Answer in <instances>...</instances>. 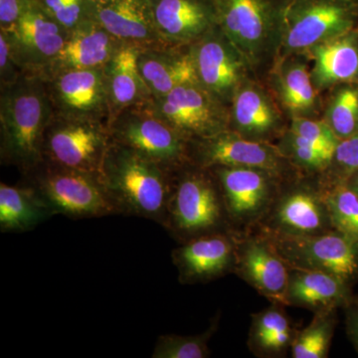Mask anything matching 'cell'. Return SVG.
I'll list each match as a JSON object with an SVG mask.
<instances>
[{"mask_svg":"<svg viewBox=\"0 0 358 358\" xmlns=\"http://www.w3.org/2000/svg\"><path fill=\"white\" fill-rule=\"evenodd\" d=\"M53 117L43 78L23 74L0 88V159L21 174L42 162L45 129Z\"/></svg>","mask_w":358,"mask_h":358,"instance_id":"1","label":"cell"},{"mask_svg":"<svg viewBox=\"0 0 358 358\" xmlns=\"http://www.w3.org/2000/svg\"><path fill=\"white\" fill-rule=\"evenodd\" d=\"M173 173L115 141L110 143L102 167L103 183L122 215L138 216L159 225L166 217Z\"/></svg>","mask_w":358,"mask_h":358,"instance_id":"2","label":"cell"},{"mask_svg":"<svg viewBox=\"0 0 358 358\" xmlns=\"http://www.w3.org/2000/svg\"><path fill=\"white\" fill-rule=\"evenodd\" d=\"M291 0H215L218 25L263 80L277 62Z\"/></svg>","mask_w":358,"mask_h":358,"instance_id":"3","label":"cell"},{"mask_svg":"<svg viewBox=\"0 0 358 358\" xmlns=\"http://www.w3.org/2000/svg\"><path fill=\"white\" fill-rule=\"evenodd\" d=\"M162 226L178 243L213 233L232 232L210 169L187 162L173 171Z\"/></svg>","mask_w":358,"mask_h":358,"instance_id":"4","label":"cell"},{"mask_svg":"<svg viewBox=\"0 0 358 358\" xmlns=\"http://www.w3.org/2000/svg\"><path fill=\"white\" fill-rule=\"evenodd\" d=\"M21 176V182L34 190L53 216L79 220L122 215L100 174L42 162Z\"/></svg>","mask_w":358,"mask_h":358,"instance_id":"5","label":"cell"},{"mask_svg":"<svg viewBox=\"0 0 358 358\" xmlns=\"http://www.w3.org/2000/svg\"><path fill=\"white\" fill-rule=\"evenodd\" d=\"M334 230L320 174L298 173L282 181L274 203L254 231L305 237Z\"/></svg>","mask_w":358,"mask_h":358,"instance_id":"6","label":"cell"},{"mask_svg":"<svg viewBox=\"0 0 358 358\" xmlns=\"http://www.w3.org/2000/svg\"><path fill=\"white\" fill-rule=\"evenodd\" d=\"M210 169L220 188L231 230L238 234L258 227L274 203L282 181L289 178L256 167Z\"/></svg>","mask_w":358,"mask_h":358,"instance_id":"7","label":"cell"},{"mask_svg":"<svg viewBox=\"0 0 358 358\" xmlns=\"http://www.w3.org/2000/svg\"><path fill=\"white\" fill-rule=\"evenodd\" d=\"M112 141L107 122L53 115L45 129L42 162L102 176Z\"/></svg>","mask_w":358,"mask_h":358,"instance_id":"8","label":"cell"},{"mask_svg":"<svg viewBox=\"0 0 358 358\" xmlns=\"http://www.w3.org/2000/svg\"><path fill=\"white\" fill-rule=\"evenodd\" d=\"M148 102L122 110L109 122L113 141L171 171L185 166L189 162V141L155 114Z\"/></svg>","mask_w":358,"mask_h":358,"instance_id":"9","label":"cell"},{"mask_svg":"<svg viewBox=\"0 0 358 358\" xmlns=\"http://www.w3.org/2000/svg\"><path fill=\"white\" fill-rule=\"evenodd\" d=\"M357 28L358 4L352 0H291L280 57L306 54Z\"/></svg>","mask_w":358,"mask_h":358,"instance_id":"10","label":"cell"},{"mask_svg":"<svg viewBox=\"0 0 358 358\" xmlns=\"http://www.w3.org/2000/svg\"><path fill=\"white\" fill-rule=\"evenodd\" d=\"M262 234L289 268L329 273L352 286L358 280V242L338 231L305 237Z\"/></svg>","mask_w":358,"mask_h":358,"instance_id":"11","label":"cell"},{"mask_svg":"<svg viewBox=\"0 0 358 358\" xmlns=\"http://www.w3.org/2000/svg\"><path fill=\"white\" fill-rule=\"evenodd\" d=\"M148 103L155 114L188 141L215 136L229 126V107L199 83L181 85Z\"/></svg>","mask_w":358,"mask_h":358,"instance_id":"12","label":"cell"},{"mask_svg":"<svg viewBox=\"0 0 358 358\" xmlns=\"http://www.w3.org/2000/svg\"><path fill=\"white\" fill-rule=\"evenodd\" d=\"M189 51L200 86L227 107L245 80L255 75L219 25L189 45Z\"/></svg>","mask_w":358,"mask_h":358,"instance_id":"13","label":"cell"},{"mask_svg":"<svg viewBox=\"0 0 358 358\" xmlns=\"http://www.w3.org/2000/svg\"><path fill=\"white\" fill-rule=\"evenodd\" d=\"M188 157L189 162L205 169L256 167L284 176L301 173L282 157L275 143L247 140L229 129L209 138L189 141Z\"/></svg>","mask_w":358,"mask_h":358,"instance_id":"14","label":"cell"},{"mask_svg":"<svg viewBox=\"0 0 358 358\" xmlns=\"http://www.w3.org/2000/svg\"><path fill=\"white\" fill-rule=\"evenodd\" d=\"M233 274L246 282L270 303L288 307L289 267L267 237L259 231L234 233Z\"/></svg>","mask_w":358,"mask_h":358,"instance_id":"15","label":"cell"},{"mask_svg":"<svg viewBox=\"0 0 358 358\" xmlns=\"http://www.w3.org/2000/svg\"><path fill=\"white\" fill-rule=\"evenodd\" d=\"M289 124L262 80L255 75L245 80L230 103L228 129L247 140L275 143Z\"/></svg>","mask_w":358,"mask_h":358,"instance_id":"16","label":"cell"},{"mask_svg":"<svg viewBox=\"0 0 358 358\" xmlns=\"http://www.w3.org/2000/svg\"><path fill=\"white\" fill-rule=\"evenodd\" d=\"M4 32L22 72L41 78L57 57L70 34L37 3L11 29Z\"/></svg>","mask_w":358,"mask_h":358,"instance_id":"17","label":"cell"},{"mask_svg":"<svg viewBox=\"0 0 358 358\" xmlns=\"http://www.w3.org/2000/svg\"><path fill=\"white\" fill-rule=\"evenodd\" d=\"M44 81L53 115L109 124L110 106L103 68L68 71Z\"/></svg>","mask_w":358,"mask_h":358,"instance_id":"18","label":"cell"},{"mask_svg":"<svg viewBox=\"0 0 358 358\" xmlns=\"http://www.w3.org/2000/svg\"><path fill=\"white\" fill-rule=\"evenodd\" d=\"M263 82L289 121L322 117L324 98L313 85L306 54L279 57Z\"/></svg>","mask_w":358,"mask_h":358,"instance_id":"19","label":"cell"},{"mask_svg":"<svg viewBox=\"0 0 358 358\" xmlns=\"http://www.w3.org/2000/svg\"><path fill=\"white\" fill-rule=\"evenodd\" d=\"M171 258L180 284H207L215 281L233 274L234 233H213L178 243L171 252Z\"/></svg>","mask_w":358,"mask_h":358,"instance_id":"20","label":"cell"},{"mask_svg":"<svg viewBox=\"0 0 358 358\" xmlns=\"http://www.w3.org/2000/svg\"><path fill=\"white\" fill-rule=\"evenodd\" d=\"M164 43L189 46L218 25L215 0H148Z\"/></svg>","mask_w":358,"mask_h":358,"instance_id":"21","label":"cell"},{"mask_svg":"<svg viewBox=\"0 0 358 358\" xmlns=\"http://www.w3.org/2000/svg\"><path fill=\"white\" fill-rule=\"evenodd\" d=\"M124 45L96 21H88L70 32L42 78L48 79L68 71L102 69Z\"/></svg>","mask_w":358,"mask_h":358,"instance_id":"22","label":"cell"},{"mask_svg":"<svg viewBox=\"0 0 358 358\" xmlns=\"http://www.w3.org/2000/svg\"><path fill=\"white\" fill-rule=\"evenodd\" d=\"M92 18L122 44L140 49L166 44L155 29L148 0L94 1Z\"/></svg>","mask_w":358,"mask_h":358,"instance_id":"23","label":"cell"},{"mask_svg":"<svg viewBox=\"0 0 358 358\" xmlns=\"http://www.w3.org/2000/svg\"><path fill=\"white\" fill-rule=\"evenodd\" d=\"M138 66L152 98L166 96L181 85L199 83L189 46L164 44L140 49Z\"/></svg>","mask_w":358,"mask_h":358,"instance_id":"24","label":"cell"},{"mask_svg":"<svg viewBox=\"0 0 358 358\" xmlns=\"http://www.w3.org/2000/svg\"><path fill=\"white\" fill-rule=\"evenodd\" d=\"M320 93L345 83H358V28L313 47L306 53Z\"/></svg>","mask_w":358,"mask_h":358,"instance_id":"25","label":"cell"},{"mask_svg":"<svg viewBox=\"0 0 358 358\" xmlns=\"http://www.w3.org/2000/svg\"><path fill=\"white\" fill-rule=\"evenodd\" d=\"M355 294L352 286L329 273L289 268L288 307L306 308L310 312L345 308Z\"/></svg>","mask_w":358,"mask_h":358,"instance_id":"26","label":"cell"},{"mask_svg":"<svg viewBox=\"0 0 358 358\" xmlns=\"http://www.w3.org/2000/svg\"><path fill=\"white\" fill-rule=\"evenodd\" d=\"M140 48L124 45L103 67L112 121L122 110L152 100V96L138 70Z\"/></svg>","mask_w":358,"mask_h":358,"instance_id":"27","label":"cell"},{"mask_svg":"<svg viewBox=\"0 0 358 358\" xmlns=\"http://www.w3.org/2000/svg\"><path fill=\"white\" fill-rule=\"evenodd\" d=\"M298 331L286 312V306L270 303L260 312L252 313L247 345L256 357H286Z\"/></svg>","mask_w":358,"mask_h":358,"instance_id":"28","label":"cell"},{"mask_svg":"<svg viewBox=\"0 0 358 358\" xmlns=\"http://www.w3.org/2000/svg\"><path fill=\"white\" fill-rule=\"evenodd\" d=\"M53 217L46 205L29 186L0 183V231L22 233Z\"/></svg>","mask_w":358,"mask_h":358,"instance_id":"29","label":"cell"},{"mask_svg":"<svg viewBox=\"0 0 358 358\" xmlns=\"http://www.w3.org/2000/svg\"><path fill=\"white\" fill-rule=\"evenodd\" d=\"M322 114L339 141L358 134V83L338 85L322 94Z\"/></svg>","mask_w":358,"mask_h":358,"instance_id":"30","label":"cell"},{"mask_svg":"<svg viewBox=\"0 0 358 358\" xmlns=\"http://www.w3.org/2000/svg\"><path fill=\"white\" fill-rule=\"evenodd\" d=\"M338 324V310L313 313L312 322L299 329L291 348L293 358H327Z\"/></svg>","mask_w":358,"mask_h":358,"instance_id":"31","label":"cell"},{"mask_svg":"<svg viewBox=\"0 0 358 358\" xmlns=\"http://www.w3.org/2000/svg\"><path fill=\"white\" fill-rule=\"evenodd\" d=\"M275 145L289 164L307 174L324 173L334 154V150L307 140L289 129Z\"/></svg>","mask_w":358,"mask_h":358,"instance_id":"32","label":"cell"},{"mask_svg":"<svg viewBox=\"0 0 358 358\" xmlns=\"http://www.w3.org/2000/svg\"><path fill=\"white\" fill-rule=\"evenodd\" d=\"M220 315L212 320L204 333L194 336L164 334L155 343L152 358H207L210 357L209 341L218 329Z\"/></svg>","mask_w":358,"mask_h":358,"instance_id":"33","label":"cell"},{"mask_svg":"<svg viewBox=\"0 0 358 358\" xmlns=\"http://www.w3.org/2000/svg\"><path fill=\"white\" fill-rule=\"evenodd\" d=\"M322 187L334 230L358 242V195L345 183Z\"/></svg>","mask_w":358,"mask_h":358,"instance_id":"34","label":"cell"},{"mask_svg":"<svg viewBox=\"0 0 358 358\" xmlns=\"http://www.w3.org/2000/svg\"><path fill=\"white\" fill-rule=\"evenodd\" d=\"M37 6L71 32L93 20L94 0H35Z\"/></svg>","mask_w":358,"mask_h":358,"instance_id":"35","label":"cell"},{"mask_svg":"<svg viewBox=\"0 0 358 358\" xmlns=\"http://www.w3.org/2000/svg\"><path fill=\"white\" fill-rule=\"evenodd\" d=\"M358 171V134L339 141L334 148L331 162L324 173L320 174L322 183L327 185L345 183Z\"/></svg>","mask_w":358,"mask_h":358,"instance_id":"36","label":"cell"},{"mask_svg":"<svg viewBox=\"0 0 358 358\" xmlns=\"http://www.w3.org/2000/svg\"><path fill=\"white\" fill-rule=\"evenodd\" d=\"M289 129L329 150H334L339 143L336 134L322 119L296 117L289 121Z\"/></svg>","mask_w":358,"mask_h":358,"instance_id":"37","label":"cell"},{"mask_svg":"<svg viewBox=\"0 0 358 358\" xmlns=\"http://www.w3.org/2000/svg\"><path fill=\"white\" fill-rule=\"evenodd\" d=\"M23 74L13 57L6 32L0 30V88L15 83Z\"/></svg>","mask_w":358,"mask_h":358,"instance_id":"38","label":"cell"},{"mask_svg":"<svg viewBox=\"0 0 358 358\" xmlns=\"http://www.w3.org/2000/svg\"><path fill=\"white\" fill-rule=\"evenodd\" d=\"M35 4V0H0V30L11 29Z\"/></svg>","mask_w":358,"mask_h":358,"instance_id":"39","label":"cell"},{"mask_svg":"<svg viewBox=\"0 0 358 358\" xmlns=\"http://www.w3.org/2000/svg\"><path fill=\"white\" fill-rule=\"evenodd\" d=\"M345 310L346 334L358 352V296H353Z\"/></svg>","mask_w":358,"mask_h":358,"instance_id":"40","label":"cell"},{"mask_svg":"<svg viewBox=\"0 0 358 358\" xmlns=\"http://www.w3.org/2000/svg\"><path fill=\"white\" fill-rule=\"evenodd\" d=\"M345 185L358 195V171H355L346 180Z\"/></svg>","mask_w":358,"mask_h":358,"instance_id":"41","label":"cell"},{"mask_svg":"<svg viewBox=\"0 0 358 358\" xmlns=\"http://www.w3.org/2000/svg\"><path fill=\"white\" fill-rule=\"evenodd\" d=\"M94 1L101 2V1H107V0H94Z\"/></svg>","mask_w":358,"mask_h":358,"instance_id":"42","label":"cell"},{"mask_svg":"<svg viewBox=\"0 0 358 358\" xmlns=\"http://www.w3.org/2000/svg\"><path fill=\"white\" fill-rule=\"evenodd\" d=\"M352 1L355 2V3L358 4V0H352Z\"/></svg>","mask_w":358,"mask_h":358,"instance_id":"43","label":"cell"}]
</instances>
